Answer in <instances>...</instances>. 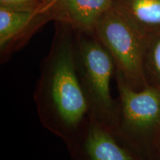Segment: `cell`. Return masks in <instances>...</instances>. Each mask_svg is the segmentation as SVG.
<instances>
[{"mask_svg": "<svg viewBox=\"0 0 160 160\" xmlns=\"http://www.w3.org/2000/svg\"><path fill=\"white\" fill-rule=\"evenodd\" d=\"M33 100L43 127L66 145L81 137L90 121L89 106L78 73L76 38L69 30L56 38L41 68Z\"/></svg>", "mask_w": 160, "mask_h": 160, "instance_id": "1", "label": "cell"}, {"mask_svg": "<svg viewBox=\"0 0 160 160\" xmlns=\"http://www.w3.org/2000/svg\"><path fill=\"white\" fill-rule=\"evenodd\" d=\"M67 147L75 160H135L114 133L91 120L81 137Z\"/></svg>", "mask_w": 160, "mask_h": 160, "instance_id": "5", "label": "cell"}, {"mask_svg": "<svg viewBox=\"0 0 160 160\" xmlns=\"http://www.w3.org/2000/svg\"><path fill=\"white\" fill-rule=\"evenodd\" d=\"M119 92V117L113 132L127 146L145 139L160 128V90L146 85L135 90L115 73Z\"/></svg>", "mask_w": 160, "mask_h": 160, "instance_id": "4", "label": "cell"}, {"mask_svg": "<svg viewBox=\"0 0 160 160\" xmlns=\"http://www.w3.org/2000/svg\"><path fill=\"white\" fill-rule=\"evenodd\" d=\"M111 8L145 36L160 28V0H113Z\"/></svg>", "mask_w": 160, "mask_h": 160, "instance_id": "8", "label": "cell"}, {"mask_svg": "<svg viewBox=\"0 0 160 160\" xmlns=\"http://www.w3.org/2000/svg\"><path fill=\"white\" fill-rule=\"evenodd\" d=\"M112 4L113 0H62L65 19L77 32L93 33L98 20Z\"/></svg>", "mask_w": 160, "mask_h": 160, "instance_id": "7", "label": "cell"}, {"mask_svg": "<svg viewBox=\"0 0 160 160\" xmlns=\"http://www.w3.org/2000/svg\"><path fill=\"white\" fill-rule=\"evenodd\" d=\"M79 77L89 106V119L112 133L119 117V99L111 94L116 66L111 55L93 33L78 32L76 37Z\"/></svg>", "mask_w": 160, "mask_h": 160, "instance_id": "2", "label": "cell"}, {"mask_svg": "<svg viewBox=\"0 0 160 160\" xmlns=\"http://www.w3.org/2000/svg\"><path fill=\"white\" fill-rule=\"evenodd\" d=\"M150 42L147 68L150 80L153 83L150 86L160 90V37Z\"/></svg>", "mask_w": 160, "mask_h": 160, "instance_id": "9", "label": "cell"}, {"mask_svg": "<svg viewBox=\"0 0 160 160\" xmlns=\"http://www.w3.org/2000/svg\"><path fill=\"white\" fill-rule=\"evenodd\" d=\"M34 13L32 9H11L0 7V48L5 57L21 45L29 37Z\"/></svg>", "mask_w": 160, "mask_h": 160, "instance_id": "6", "label": "cell"}, {"mask_svg": "<svg viewBox=\"0 0 160 160\" xmlns=\"http://www.w3.org/2000/svg\"><path fill=\"white\" fill-rule=\"evenodd\" d=\"M33 0H0V7L11 9H31L29 6Z\"/></svg>", "mask_w": 160, "mask_h": 160, "instance_id": "10", "label": "cell"}, {"mask_svg": "<svg viewBox=\"0 0 160 160\" xmlns=\"http://www.w3.org/2000/svg\"><path fill=\"white\" fill-rule=\"evenodd\" d=\"M93 33L111 55L116 73L128 85L135 90L141 85H146L143 33L112 8L98 20Z\"/></svg>", "mask_w": 160, "mask_h": 160, "instance_id": "3", "label": "cell"}]
</instances>
